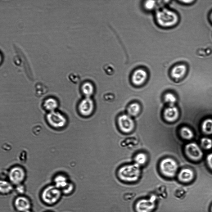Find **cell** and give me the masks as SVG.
<instances>
[{
	"mask_svg": "<svg viewBox=\"0 0 212 212\" xmlns=\"http://www.w3.org/2000/svg\"><path fill=\"white\" fill-rule=\"evenodd\" d=\"M155 19L157 25L164 28L174 27L178 24L179 20L178 13L165 7H159L156 11Z\"/></svg>",
	"mask_w": 212,
	"mask_h": 212,
	"instance_id": "obj_1",
	"label": "cell"
},
{
	"mask_svg": "<svg viewBox=\"0 0 212 212\" xmlns=\"http://www.w3.org/2000/svg\"><path fill=\"white\" fill-rule=\"evenodd\" d=\"M140 174L139 165L135 163L121 165L117 169L116 174L120 181L128 183L136 181L139 178Z\"/></svg>",
	"mask_w": 212,
	"mask_h": 212,
	"instance_id": "obj_2",
	"label": "cell"
},
{
	"mask_svg": "<svg viewBox=\"0 0 212 212\" xmlns=\"http://www.w3.org/2000/svg\"><path fill=\"white\" fill-rule=\"evenodd\" d=\"M62 193L61 191L54 185L48 186L43 190L41 197L43 201L48 205L56 203L60 198Z\"/></svg>",
	"mask_w": 212,
	"mask_h": 212,
	"instance_id": "obj_3",
	"label": "cell"
},
{
	"mask_svg": "<svg viewBox=\"0 0 212 212\" xmlns=\"http://www.w3.org/2000/svg\"><path fill=\"white\" fill-rule=\"evenodd\" d=\"M160 168L165 176L172 177L176 174L178 166L174 160L170 158H167L161 161L160 164Z\"/></svg>",
	"mask_w": 212,
	"mask_h": 212,
	"instance_id": "obj_4",
	"label": "cell"
},
{
	"mask_svg": "<svg viewBox=\"0 0 212 212\" xmlns=\"http://www.w3.org/2000/svg\"><path fill=\"white\" fill-rule=\"evenodd\" d=\"M48 123L52 127L59 129L64 127L66 124L67 120L64 115L58 111H52L47 115Z\"/></svg>",
	"mask_w": 212,
	"mask_h": 212,
	"instance_id": "obj_5",
	"label": "cell"
},
{
	"mask_svg": "<svg viewBox=\"0 0 212 212\" xmlns=\"http://www.w3.org/2000/svg\"><path fill=\"white\" fill-rule=\"evenodd\" d=\"M26 174L25 170L20 166H15L12 167L10 170L8 174V178L10 182L16 186L22 183L24 180Z\"/></svg>",
	"mask_w": 212,
	"mask_h": 212,
	"instance_id": "obj_6",
	"label": "cell"
},
{
	"mask_svg": "<svg viewBox=\"0 0 212 212\" xmlns=\"http://www.w3.org/2000/svg\"><path fill=\"white\" fill-rule=\"evenodd\" d=\"M118 124L120 131L124 133L131 132L134 127L133 120L129 115L123 114L118 119Z\"/></svg>",
	"mask_w": 212,
	"mask_h": 212,
	"instance_id": "obj_7",
	"label": "cell"
},
{
	"mask_svg": "<svg viewBox=\"0 0 212 212\" xmlns=\"http://www.w3.org/2000/svg\"><path fill=\"white\" fill-rule=\"evenodd\" d=\"M185 151L187 156L191 160L198 161L203 157V152L197 144L191 142L187 144L185 147Z\"/></svg>",
	"mask_w": 212,
	"mask_h": 212,
	"instance_id": "obj_8",
	"label": "cell"
},
{
	"mask_svg": "<svg viewBox=\"0 0 212 212\" xmlns=\"http://www.w3.org/2000/svg\"><path fill=\"white\" fill-rule=\"evenodd\" d=\"M94 103L90 97H85L80 103L79 109L80 113L84 116H88L92 112Z\"/></svg>",
	"mask_w": 212,
	"mask_h": 212,
	"instance_id": "obj_9",
	"label": "cell"
},
{
	"mask_svg": "<svg viewBox=\"0 0 212 212\" xmlns=\"http://www.w3.org/2000/svg\"><path fill=\"white\" fill-rule=\"evenodd\" d=\"M14 204L16 209L20 212H25L30 210L31 207L29 200L22 196L17 197L15 200Z\"/></svg>",
	"mask_w": 212,
	"mask_h": 212,
	"instance_id": "obj_10",
	"label": "cell"
},
{
	"mask_svg": "<svg viewBox=\"0 0 212 212\" xmlns=\"http://www.w3.org/2000/svg\"><path fill=\"white\" fill-rule=\"evenodd\" d=\"M147 77V73L144 70L139 69L134 72L132 77L133 83L136 85H140L145 80Z\"/></svg>",
	"mask_w": 212,
	"mask_h": 212,
	"instance_id": "obj_11",
	"label": "cell"
},
{
	"mask_svg": "<svg viewBox=\"0 0 212 212\" xmlns=\"http://www.w3.org/2000/svg\"><path fill=\"white\" fill-rule=\"evenodd\" d=\"M178 114V109L174 106H169L165 109L164 112L165 118L170 122L175 120L177 118Z\"/></svg>",
	"mask_w": 212,
	"mask_h": 212,
	"instance_id": "obj_12",
	"label": "cell"
},
{
	"mask_svg": "<svg viewBox=\"0 0 212 212\" xmlns=\"http://www.w3.org/2000/svg\"><path fill=\"white\" fill-rule=\"evenodd\" d=\"M186 71L187 67L185 65L183 64H179L173 68L171 74L173 78L176 79H179L183 76Z\"/></svg>",
	"mask_w": 212,
	"mask_h": 212,
	"instance_id": "obj_13",
	"label": "cell"
},
{
	"mask_svg": "<svg viewBox=\"0 0 212 212\" xmlns=\"http://www.w3.org/2000/svg\"><path fill=\"white\" fill-rule=\"evenodd\" d=\"M194 176V173L192 170L189 169H184L179 173L178 178L182 182H188L193 179Z\"/></svg>",
	"mask_w": 212,
	"mask_h": 212,
	"instance_id": "obj_14",
	"label": "cell"
},
{
	"mask_svg": "<svg viewBox=\"0 0 212 212\" xmlns=\"http://www.w3.org/2000/svg\"><path fill=\"white\" fill-rule=\"evenodd\" d=\"M54 185L61 190L68 184L69 181L67 177L64 174L57 175L54 178Z\"/></svg>",
	"mask_w": 212,
	"mask_h": 212,
	"instance_id": "obj_15",
	"label": "cell"
},
{
	"mask_svg": "<svg viewBox=\"0 0 212 212\" xmlns=\"http://www.w3.org/2000/svg\"><path fill=\"white\" fill-rule=\"evenodd\" d=\"M43 107L44 110L50 112L54 111L58 105L57 100L53 97H48L44 100Z\"/></svg>",
	"mask_w": 212,
	"mask_h": 212,
	"instance_id": "obj_16",
	"label": "cell"
},
{
	"mask_svg": "<svg viewBox=\"0 0 212 212\" xmlns=\"http://www.w3.org/2000/svg\"><path fill=\"white\" fill-rule=\"evenodd\" d=\"M13 189V184L10 182L1 180L0 183V192L2 194L10 193Z\"/></svg>",
	"mask_w": 212,
	"mask_h": 212,
	"instance_id": "obj_17",
	"label": "cell"
},
{
	"mask_svg": "<svg viewBox=\"0 0 212 212\" xmlns=\"http://www.w3.org/2000/svg\"><path fill=\"white\" fill-rule=\"evenodd\" d=\"M82 90L86 97H90L93 93L94 88L91 83L86 82L82 85Z\"/></svg>",
	"mask_w": 212,
	"mask_h": 212,
	"instance_id": "obj_18",
	"label": "cell"
},
{
	"mask_svg": "<svg viewBox=\"0 0 212 212\" xmlns=\"http://www.w3.org/2000/svg\"><path fill=\"white\" fill-rule=\"evenodd\" d=\"M201 129L202 131L205 134H212V119H207L202 123Z\"/></svg>",
	"mask_w": 212,
	"mask_h": 212,
	"instance_id": "obj_19",
	"label": "cell"
},
{
	"mask_svg": "<svg viewBox=\"0 0 212 212\" xmlns=\"http://www.w3.org/2000/svg\"><path fill=\"white\" fill-rule=\"evenodd\" d=\"M142 7L144 9L147 11H151L155 10L158 6L157 1L154 0H146L142 3Z\"/></svg>",
	"mask_w": 212,
	"mask_h": 212,
	"instance_id": "obj_20",
	"label": "cell"
},
{
	"mask_svg": "<svg viewBox=\"0 0 212 212\" xmlns=\"http://www.w3.org/2000/svg\"><path fill=\"white\" fill-rule=\"evenodd\" d=\"M180 133L182 138L186 140L191 139L193 137L192 131L187 127H182L180 129Z\"/></svg>",
	"mask_w": 212,
	"mask_h": 212,
	"instance_id": "obj_21",
	"label": "cell"
},
{
	"mask_svg": "<svg viewBox=\"0 0 212 212\" xmlns=\"http://www.w3.org/2000/svg\"><path fill=\"white\" fill-rule=\"evenodd\" d=\"M140 109V106L138 104L132 103L127 108L128 115L130 116H135L139 112Z\"/></svg>",
	"mask_w": 212,
	"mask_h": 212,
	"instance_id": "obj_22",
	"label": "cell"
},
{
	"mask_svg": "<svg viewBox=\"0 0 212 212\" xmlns=\"http://www.w3.org/2000/svg\"><path fill=\"white\" fill-rule=\"evenodd\" d=\"M135 163L138 165L144 164L147 160V156L145 154L140 153L137 154L134 157Z\"/></svg>",
	"mask_w": 212,
	"mask_h": 212,
	"instance_id": "obj_23",
	"label": "cell"
},
{
	"mask_svg": "<svg viewBox=\"0 0 212 212\" xmlns=\"http://www.w3.org/2000/svg\"><path fill=\"white\" fill-rule=\"evenodd\" d=\"M201 145L205 150H209L212 147V140L211 139L204 137L201 139Z\"/></svg>",
	"mask_w": 212,
	"mask_h": 212,
	"instance_id": "obj_24",
	"label": "cell"
},
{
	"mask_svg": "<svg viewBox=\"0 0 212 212\" xmlns=\"http://www.w3.org/2000/svg\"><path fill=\"white\" fill-rule=\"evenodd\" d=\"M74 185L71 182H70L67 185L61 190L62 194L68 195L71 194L74 190Z\"/></svg>",
	"mask_w": 212,
	"mask_h": 212,
	"instance_id": "obj_25",
	"label": "cell"
},
{
	"mask_svg": "<svg viewBox=\"0 0 212 212\" xmlns=\"http://www.w3.org/2000/svg\"><path fill=\"white\" fill-rule=\"evenodd\" d=\"M165 100L169 105V106H174L176 99L175 96L172 94L168 93L165 96Z\"/></svg>",
	"mask_w": 212,
	"mask_h": 212,
	"instance_id": "obj_26",
	"label": "cell"
},
{
	"mask_svg": "<svg viewBox=\"0 0 212 212\" xmlns=\"http://www.w3.org/2000/svg\"><path fill=\"white\" fill-rule=\"evenodd\" d=\"M15 189L16 192L19 194H23L25 191V187L22 184L16 185Z\"/></svg>",
	"mask_w": 212,
	"mask_h": 212,
	"instance_id": "obj_27",
	"label": "cell"
},
{
	"mask_svg": "<svg viewBox=\"0 0 212 212\" xmlns=\"http://www.w3.org/2000/svg\"><path fill=\"white\" fill-rule=\"evenodd\" d=\"M206 159L208 166L212 169V153L208 155Z\"/></svg>",
	"mask_w": 212,
	"mask_h": 212,
	"instance_id": "obj_28",
	"label": "cell"
},
{
	"mask_svg": "<svg viewBox=\"0 0 212 212\" xmlns=\"http://www.w3.org/2000/svg\"><path fill=\"white\" fill-rule=\"evenodd\" d=\"M179 2L183 4L188 5L192 3L194 0H180L179 1Z\"/></svg>",
	"mask_w": 212,
	"mask_h": 212,
	"instance_id": "obj_29",
	"label": "cell"
},
{
	"mask_svg": "<svg viewBox=\"0 0 212 212\" xmlns=\"http://www.w3.org/2000/svg\"><path fill=\"white\" fill-rule=\"evenodd\" d=\"M210 19L211 21L212 22V12L211 13L210 15Z\"/></svg>",
	"mask_w": 212,
	"mask_h": 212,
	"instance_id": "obj_30",
	"label": "cell"
},
{
	"mask_svg": "<svg viewBox=\"0 0 212 212\" xmlns=\"http://www.w3.org/2000/svg\"><path fill=\"white\" fill-rule=\"evenodd\" d=\"M210 212H212V205H211L210 208Z\"/></svg>",
	"mask_w": 212,
	"mask_h": 212,
	"instance_id": "obj_31",
	"label": "cell"
},
{
	"mask_svg": "<svg viewBox=\"0 0 212 212\" xmlns=\"http://www.w3.org/2000/svg\"><path fill=\"white\" fill-rule=\"evenodd\" d=\"M25 212H33L31 211L30 210H27Z\"/></svg>",
	"mask_w": 212,
	"mask_h": 212,
	"instance_id": "obj_32",
	"label": "cell"
}]
</instances>
